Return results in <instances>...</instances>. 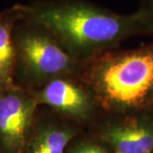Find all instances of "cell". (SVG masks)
I'll use <instances>...</instances> for the list:
<instances>
[{"label":"cell","instance_id":"cell-1","mask_svg":"<svg viewBox=\"0 0 153 153\" xmlns=\"http://www.w3.org/2000/svg\"><path fill=\"white\" fill-rule=\"evenodd\" d=\"M15 6L21 19L44 28L83 63L117 49L128 38L149 35L138 11L117 13L88 0H36Z\"/></svg>","mask_w":153,"mask_h":153},{"label":"cell","instance_id":"cell-2","mask_svg":"<svg viewBox=\"0 0 153 153\" xmlns=\"http://www.w3.org/2000/svg\"><path fill=\"white\" fill-rule=\"evenodd\" d=\"M78 77L110 115L153 111V42L98 55L83 63Z\"/></svg>","mask_w":153,"mask_h":153},{"label":"cell","instance_id":"cell-3","mask_svg":"<svg viewBox=\"0 0 153 153\" xmlns=\"http://www.w3.org/2000/svg\"><path fill=\"white\" fill-rule=\"evenodd\" d=\"M15 84L33 92L60 76H78L83 62L69 55L44 28L20 19L14 28Z\"/></svg>","mask_w":153,"mask_h":153},{"label":"cell","instance_id":"cell-4","mask_svg":"<svg viewBox=\"0 0 153 153\" xmlns=\"http://www.w3.org/2000/svg\"><path fill=\"white\" fill-rule=\"evenodd\" d=\"M38 106L33 92L17 85L0 90V153H23Z\"/></svg>","mask_w":153,"mask_h":153},{"label":"cell","instance_id":"cell-5","mask_svg":"<svg viewBox=\"0 0 153 153\" xmlns=\"http://www.w3.org/2000/svg\"><path fill=\"white\" fill-rule=\"evenodd\" d=\"M33 94L39 105L77 124L92 121L100 110L93 93L76 76L55 78Z\"/></svg>","mask_w":153,"mask_h":153},{"label":"cell","instance_id":"cell-6","mask_svg":"<svg viewBox=\"0 0 153 153\" xmlns=\"http://www.w3.org/2000/svg\"><path fill=\"white\" fill-rule=\"evenodd\" d=\"M94 136L111 153H153V111L111 115Z\"/></svg>","mask_w":153,"mask_h":153},{"label":"cell","instance_id":"cell-7","mask_svg":"<svg viewBox=\"0 0 153 153\" xmlns=\"http://www.w3.org/2000/svg\"><path fill=\"white\" fill-rule=\"evenodd\" d=\"M79 134L76 123L60 116L37 117L23 153H66Z\"/></svg>","mask_w":153,"mask_h":153},{"label":"cell","instance_id":"cell-8","mask_svg":"<svg viewBox=\"0 0 153 153\" xmlns=\"http://www.w3.org/2000/svg\"><path fill=\"white\" fill-rule=\"evenodd\" d=\"M20 19L16 6L0 14V90L16 85L14 28Z\"/></svg>","mask_w":153,"mask_h":153},{"label":"cell","instance_id":"cell-9","mask_svg":"<svg viewBox=\"0 0 153 153\" xmlns=\"http://www.w3.org/2000/svg\"><path fill=\"white\" fill-rule=\"evenodd\" d=\"M66 153H111L94 136H82L79 134L71 141Z\"/></svg>","mask_w":153,"mask_h":153},{"label":"cell","instance_id":"cell-10","mask_svg":"<svg viewBox=\"0 0 153 153\" xmlns=\"http://www.w3.org/2000/svg\"><path fill=\"white\" fill-rule=\"evenodd\" d=\"M137 11L143 17L149 35H153V0H141Z\"/></svg>","mask_w":153,"mask_h":153}]
</instances>
